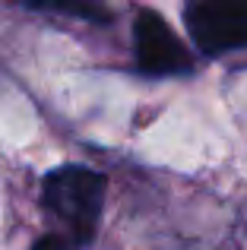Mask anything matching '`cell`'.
<instances>
[{"label": "cell", "mask_w": 247, "mask_h": 250, "mask_svg": "<svg viewBox=\"0 0 247 250\" xmlns=\"http://www.w3.org/2000/svg\"><path fill=\"white\" fill-rule=\"evenodd\" d=\"M29 10L35 13H51V16H80V19H99V22H108L111 13L99 10V6H48V3H29Z\"/></svg>", "instance_id": "cell-4"}, {"label": "cell", "mask_w": 247, "mask_h": 250, "mask_svg": "<svg viewBox=\"0 0 247 250\" xmlns=\"http://www.w3.org/2000/svg\"><path fill=\"white\" fill-rule=\"evenodd\" d=\"M184 25L200 54L222 57L247 48V0H197L184 6Z\"/></svg>", "instance_id": "cell-2"}, {"label": "cell", "mask_w": 247, "mask_h": 250, "mask_svg": "<svg viewBox=\"0 0 247 250\" xmlns=\"http://www.w3.org/2000/svg\"><path fill=\"white\" fill-rule=\"evenodd\" d=\"M29 250H76L70 241H63L61 234H41V238H35V244Z\"/></svg>", "instance_id": "cell-5"}, {"label": "cell", "mask_w": 247, "mask_h": 250, "mask_svg": "<svg viewBox=\"0 0 247 250\" xmlns=\"http://www.w3.org/2000/svg\"><path fill=\"white\" fill-rule=\"evenodd\" d=\"M133 61L143 76H184L193 70V54L159 10L143 6L133 19Z\"/></svg>", "instance_id": "cell-3"}, {"label": "cell", "mask_w": 247, "mask_h": 250, "mask_svg": "<svg viewBox=\"0 0 247 250\" xmlns=\"http://www.w3.org/2000/svg\"><path fill=\"white\" fill-rule=\"evenodd\" d=\"M38 200L44 215L61 228L63 241H70L73 247H89L102 228L108 177L89 165L67 162L41 177Z\"/></svg>", "instance_id": "cell-1"}]
</instances>
